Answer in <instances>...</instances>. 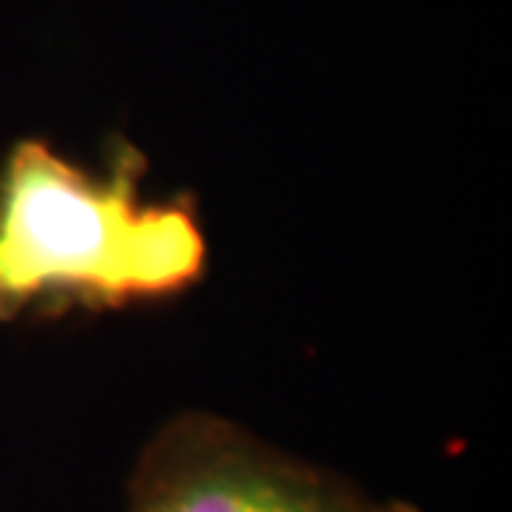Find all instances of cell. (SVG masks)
I'll list each match as a JSON object with an SVG mask.
<instances>
[{
  "label": "cell",
  "mask_w": 512,
  "mask_h": 512,
  "mask_svg": "<svg viewBox=\"0 0 512 512\" xmlns=\"http://www.w3.org/2000/svg\"><path fill=\"white\" fill-rule=\"evenodd\" d=\"M126 512H421L282 453L214 413H180L143 447Z\"/></svg>",
  "instance_id": "7a4b0ae2"
},
{
  "label": "cell",
  "mask_w": 512,
  "mask_h": 512,
  "mask_svg": "<svg viewBox=\"0 0 512 512\" xmlns=\"http://www.w3.org/2000/svg\"><path fill=\"white\" fill-rule=\"evenodd\" d=\"M148 157L111 137L100 174L43 137L0 163V322L123 311L197 288L208 239L194 197L146 200Z\"/></svg>",
  "instance_id": "6da1fadb"
}]
</instances>
